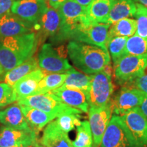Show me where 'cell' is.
Masks as SVG:
<instances>
[{"mask_svg": "<svg viewBox=\"0 0 147 147\" xmlns=\"http://www.w3.org/2000/svg\"><path fill=\"white\" fill-rule=\"evenodd\" d=\"M115 0H92L87 7V14L92 22L102 23L107 17Z\"/></svg>", "mask_w": 147, "mask_h": 147, "instance_id": "cell-25", "label": "cell"}, {"mask_svg": "<svg viewBox=\"0 0 147 147\" xmlns=\"http://www.w3.org/2000/svg\"><path fill=\"white\" fill-rule=\"evenodd\" d=\"M139 108L143 115H144V117L147 119V94L145 95L144 100H143L142 104Z\"/></svg>", "mask_w": 147, "mask_h": 147, "instance_id": "cell-37", "label": "cell"}, {"mask_svg": "<svg viewBox=\"0 0 147 147\" xmlns=\"http://www.w3.org/2000/svg\"><path fill=\"white\" fill-rule=\"evenodd\" d=\"M14 102L12 87L4 82L0 83V108Z\"/></svg>", "mask_w": 147, "mask_h": 147, "instance_id": "cell-33", "label": "cell"}, {"mask_svg": "<svg viewBox=\"0 0 147 147\" xmlns=\"http://www.w3.org/2000/svg\"><path fill=\"white\" fill-rule=\"evenodd\" d=\"M14 1H15V0H14Z\"/></svg>", "mask_w": 147, "mask_h": 147, "instance_id": "cell-43", "label": "cell"}, {"mask_svg": "<svg viewBox=\"0 0 147 147\" xmlns=\"http://www.w3.org/2000/svg\"><path fill=\"white\" fill-rule=\"evenodd\" d=\"M61 16L58 10L48 6L41 17L34 25L38 45L48 38H57L59 32Z\"/></svg>", "mask_w": 147, "mask_h": 147, "instance_id": "cell-11", "label": "cell"}, {"mask_svg": "<svg viewBox=\"0 0 147 147\" xmlns=\"http://www.w3.org/2000/svg\"><path fill=\"white\" fill-rule=\"evenodd\" d=\"M35 146H36V145H35ZM35 146H13V147H35Z\"/></svg>", "mask_w": 147, "mask_h": 147, "instance_id": "cell-42", "label": "cell"}, {"mask_svg": "<svg viewBox=\"0 0 147 147\" xmlns=\"http://www.w3.org/2000/svg\"><path fill=\"white\" fill-rule=\"evenodd\" d=\"M62 102L71 108L78 109L82 113L89 111V104L87 95L79 89L67 87H61L51 91Z\"/></svg>", "mask_w": 147, "mask_h": 147, "instance_id": "cell-18", "label": "cell"}, {"mask_svg": "<svg viewBox=\"0 0 147 147\" xmlns=\"http://www.w3.org/2000/svg\"><path fill=\"white\" fill-rule=\"evenodd\" d=\"M17 103L19 105L29 106L42 110L46 113L55 116L56 118L65 113L80 115L82 113L80 110L67 106L51 92L29 96L18 101Z\"/></svg>", "mask_w": 147, "mask_h": 147, "instance_id": "cell-4", "label": "cell"}, {"mask_svg": "<svg viewBox=\"0 0 147 147\" xmlns=\"http://www.w3.org/2000/svg\"><path fill=\"white\" fill-rule=\"evenodd\" d=\"M24 117L31 128L37 134L56 117L29 106L20 105Z\"/></svg>", "mask_w": 147, "mask_h": 147, "instance_id": "cell-22", "label": "cell"}, {"mask_svg": "<svg viewBox=\"0 0 147 147\" xmlns=\"http://www.w3.org/2000/svg\"><path fill=\"white\" fill-rule=\"evenodd\" d=\"M76 130V137L71 142L73 147H93V136L89 121H82Z\"/></svg>", "mask_w": 147, "mask_h": 147, "instance_id": "cell-29", "label": "cell"}, {"mask_svg": "<svg viewBox=\"0 0 147 147\" xmlns=\"http://www.w3.org/2000/svg\"><path fill=\"white\" fill-rule=\"evenodd\" d=\"M136 1L147 8V0H136Z\"/></svg>", "mask_w": 147, "mask_h": 147, "instance_id": "cell-39", "label": "cell"}, {"mask_svg": "<svg viewBox=\"0 0 147 147\" xmlns=\"http://www.w3.org/2000/svg\"><path fill=\"white\" fill-rule=\"evenodd\" d=\"M100 147H140L121 116L113 115L103 136Z\"/></svg>", "mask_w": 147, "mask_h": 147, "instance_id": "cell-7", "label": "cell"}, {"mask_svg": "<svg viewBox=\"0 0 147 147\" xmlns=\"http://www.w3.org/2000/svg\"><path fill=\"white\" fill-rule=\"evenodd\" d=\"M67 52L71 63L81 72L94 74L109 67V52L100 47L78 41H70Z\"/></svg>", "mask_w": 147, "mask_h": 147, "instance_id": "cell-2", "label": "cell"}, {"mask_svg": "<svg viewBox=\"0 0 147 147\" xmlns=\"http://www.w3.org/2000/svg\"><path fill=\"white\" fill-rule=\"evenodd\" d=\"M3 72H4V70H3L2 66H1V64H0V76H1V75L2 74Z\"/></svg>", "mask_w": 147, "mask_h": 147, "instance_id": "cell-40", "label": "cell"}, {"mask_svg": "<svg viewBox=\"0 0 147 147\" xmlns=\"http://www.w3.org/2000/svg\"><path fill=\"white\" fill-rule=\"evenodd\" d=\"M121 117L137 144L140 147H147V119L140 108Z\"/></svg>", "mask_w": 147, "mask_h": 147, "instance_id": "cell-14", "label": "cell"}, {"mask_svg": "<svg viewBox=\"0 0 147 147\" xmlns=\"http://www.w3.org/2000/svg\"><path fill=\"white\" fill-rule=\"evenodd\" d=\"M134 85L136 88L147 94V74H144L142 76L136 79L134 81Z\"/></svg>", "mask_w": 147, "mask_h": 147, "instance_id": "cell-34", "label": "cell"}, {"mask_svg": "<svg viewBox=\"0 0 147 147\" xmlns=\"http://www.w3.org/2000/svg\"><path fill=\"white\" fill-rule=\"evenodd\" d=\"M128 38L114 37L108 40L107 48L110 56L113 61L114 65L126 56V43Z\"/></svg>", "mask_w": 147, "mask_h": 147, "instance_id": "cell-28", "label": "cell"}, {"mask_svg": "<svg viewBox=\"0 0 147 147\" xmlns=\"http://www.w3.org/2000/svg\"><path fill=\"white\" fill-rule=\"evenodd\" d=\"M67 0H48V3H49V6L51 8L58 10L60 8L61 5Z\"/></svg>", "mask_w": 147, "mask_h": 147, "instance_id": "cell-36", "label": "cell"}, {"mask_svg": "<svg viewBox=\"0 0 147 147\" xmlns=\"http://www.w3.org/2000/svg\"><path fill=\"white\" fill-rule=\"evenodd\" d=\"M40 144L45 147H73L68 135L53 121L46 126Z\"/></svg>", "mask_w": 147, "mask_h": 147, "instance_id": "cell-19", "label": "cell"}, {"mask_svg": "<svg viewBox=\"0 0 147 147\" xmlns=\"http://www.w3.org/2000/svg\"><path fill=\"white\" fill-rule=\"evenodd\" d=\"M136 32V21L132 18H126L110 25L108 31V40L114 37L129 38Z\"/></svg>", "mask_w": 147, "mask_h": 147, "instance_id": "cell-26", "label": "cell"}, {"mask_svg": "<svg viewBox=\"0 0 147 147\" xmlns=\"http://www.w3.org/2000/svg\"><path fill=\"white\" fill-rule=\"evenodd\" d=\"M37 143V134L32 129H18L5 126L0 130V147L34 146Z\"/></svg>", "mask_w": 147, "mask_h": 147, "instance_id": "cell-13", "label": "cell"}, {"mask_svg": "<svg viewBox=\"0 0 147 147\" xmlns=\"http://www.w3.org/2000/svg\"><path fill=\"white\" fill-rule=\"evenodd\" d=\"M0 123L5 127L18 129H32L27 123L21 106L18 103L0 110Z\"/></svg>", "mask_w": 147, "mask_h": 147, "instance_id": "cell-20", "label": "cell"}, {"mask_svg": "<svg viewBox=\"0 0 147 147\" xmlns=\"http://www.w3.org/2000/svg\"><path fill=\"white\" fill-rule=\"evenodd\" d=\"M66 74H67V77H66L65 82L62 86L79 89L83 91L87 95L88 100H89V94L91 82V75L80 72L73 67L66 71Z\"/></svg>", "mask_w": 147, "mask_h": 147, "instance_id": "cell-24", "label": "cell"}, {"mask_svg": "<svg viewBox=\"0 0 147 147\" xmlns=\"http://www.w3.org/2000/svg\"><path fill=\"white\" fill-rule=\"evenodd\" d=\"M48 7L45 0H15L10 12L34 25Z\"/></svg>", "mask_w": 147, "mask_h": 147, "instance_id": "cell-15", "label": "cell"}, {"mask_svg": "<svg viewBox=\"0 0 147 147\" xmlns=\"http://www.w3.org/2000/svg\"><path fill=\"white\" fill-rule=\"evenodd\" d=\"M127 55H147V39L134 34L128 38L126 43Z\"/></svg>", "mask_w": 147, "mask_h": 147, "instance_id": "cell-30", "label": "cell"}, {"mask_svg": "<svg viewBox=\"0 0 147 147\" xmlns=\"http://www.w3.org/2000/svg\"><path fill=\"white\" fill-rule=\"evenodd\" d=\"M145 93L136 87H123L113 100V113L123 116L134 108L140 107Z\"/></svg>", "mask_w": 147, "mask_h": 147, "instance_id": "cell-12", "label": "cell"}, {"mask_svg": "<svg viewBox=\"0 0 147 147\" xmlns=\"http://www.w3.org/2000/svg\"><path fill=\"white\" fill-rule=\"evenodd\" d=\"M147 55H129L123 57L115 65V76L120 84L134 82L145 74Z\"/></svg>", "mask_w": 147, "mask_h": 147, "instance_id": "cell-5", "label": "cell"}, {"mask_svg": "<svg viewBox=\"0 0 147 147\" xmlns=\"http://www.w3.org/2000/svg\"><path fill=\"white\" fill-rule=\"evenodd\" d=\"M108 67L100 72L91 74L89 94V106L101 107L108 105L112 100L114 86L111 74Z\"/></svg>", "mask_w": 147, "mask_h": 147, "instance_id": "cell-6", "label": "cell"}, {"mask_svg": "<svg viewBox=\"0 0 147 147\" xmlns=\"http://www.w3.org/2000/svg\"><path fill=\"white\" fill-rule=\"evenodd\" d=\"M34 32V25L12 12L0 17V39Z\"/></svg>", "mask_w": 147, "mask_h": 147, "instance_id": "cell-16", "label": "cell"}, {"mask_svg": "<svg viewBox=\"0 0 147 147\" xmlns=\"http://www.w3.org/2000/svg\"><path fill=\"white\" fill-rule=\"evenodd\" d=\"M38 46L35 32L0 40V64L8 71L32 57Z\"/></svg>", "mask_w": 147, "mask_h": 147, "instance_id": "cell-1", "label": "cell"}, {"mask_svg": "<svg viewBox=\"0 0 147 147\" xmlns=\"http://www.w3.org/2000/svg\"><path fill=\"white\" fill-rule=\"evenodd\" d=\"M14 0H0V17L10 12Z\"/></svg>", "mask_w": 147, "mask_h": 147, "instance_id": "cell-35", "label": "cell"}, {"mask_svg": "<svg viewBox=\"0 0 147 147\" xmlns=\"http://www.w3.org/2000/svg\"><path fill=\"white\" fill-rule=\"evenodd\" d=\"M78 114L65 113L60 115L57 118L56 123L58 126L65 133L68 134L69 131H72L75 127H78L81 124V121L79 118Z\"/></svg>", "mask_w": 147, "mask_h": 147, "instance_id": "cell-31", "label": "cell"}, {"mask_svg": "<svg viewBox=\"0 0 147 147\" xmlns=\"http://www.w3.org/2000/svg\"><path fill=\"white\" fill-rule=\"evenodd\" d=\"M88 113L93 136V147H100L104 134L113 117V100L108 105L104 106H89Z\"/></svg>", "mask_w": 147, "mask_h": 147, "instance_id": "cell-8", "label": "cell"}, {"mask_svg": "<svg viewBox=\"0 0 147 147\" xmlns=\"http://www.w3.org/2000/svg\"><path fill=\"white\" fill-rule=\"evenodd\" d=\"M38 65L47 73H65L72 66L51 44H44L38 54Z\"/></svg>", "mask_w": 147, "mask_h": 147, "instance_id": "cell-9", "label": "cell"}, {"mask_svg": "<svg viewBox=\"0 0 147 147\" xmlns=\"http://www.w3.org/2000/svg\"><path fill=\"white\" fill-rule=\"evenodd\" d=\"M134 17L136 21V34L147 39V8L137 3V8Z\"/></svg>", "mask_w": 147, "mask_h": 147, "instance_id": "cell-32", "label": "cell"}, {"mask_svg": "<svg viewBox=\"0 0 147 147\" xmlns=\"http://www.w3.org/2000/svg\"><path fill=\"white\" fill-rule=\"evenodd\" d=\"M136 8V0H115L109 14L102 23L111 25L123 18L134 16Z\"/></svg>", "mask_w": 147, "mask_h": 147, "instance_id": "cell-21", "label": "cell"}, {"mask_svg": "<svg viewBox=\"0 0 147 147\" xmlns=\"http://www.w3.org/2000/svg\"><path fill=\"white\" fill-rule=\"evenodd\" d=\"M110 25L91 21L74 36L73 40L100 47L108 51V31Z\"/></svg>", "mask_w": 147, "mask_h": 147, "instance_id": "cell-10", "label": "cell"}, {"mask_svg": "<svg viewBox=\"0 0 147 147\" xmlns=\"http://www.w3.org/2000/svg\"><path fill=\"white\" fill-rule=\"evenodd\" d=\"M45 71L38 67L20 79L12 87L14 101H19L34 95L40 80L48 74Z\"/></svg>", "mask_w": 147, "mask_h": 147, "instance_id": "cell-17", "label": "cell"}, {"mask_svg": "<svg viewBox=\"0 0 147 147\" xmlns=\"http://www.w3.org/2000/svg\"><path fill=\"white\" fill-rule=\"evenodd\" d=\"M38 66L39 65H38V60L35 57L32 56V57L25 61L19 65L7 71L3 77V82L12 87L14 84L17 82L20 79L35 69H38Z\"/></svg>", "mask_w": 147, "mask_h": 147, "instance_id": "cell-23", "label": "cell"}, {"mask_svg": "<svg viewBox=\"0 0 147 147\" xmlns=\"http://www.w3.org/2000/svg\"><path fill=\"white\" fill-rule=\"evenodd\" d=\"M76 1L82 6L87 7L89 3L91 2L92 0H76Z\"/></svg>", "mask_w": 147, "mask_h": 147, "instance_id": "cell-38", "label": "cell"}, {"mask_svg": "<svg viewBox=\"0 0 147 147\" xmlns=\"http://www.w3.org/2000/svg\"><path fill=\"white\" fill-rule=\"evenodd\" d=\"M66 77V72L48 74L38 83L34 95L45 94L61 87L65 82Z\"/></svg>", "mask_w": 147, "mask_h": 147, "instance_id": "cell-27", "label": "cell"}, {"mask_svg": "<svg viewBox=\"0 0 147 147\" xmlns=\"http://www.w3.org/2000/svg\"><path fill=\"white\" fill-rule=\"evenodd\" d=\"M35 147H36V146H35Z\"/></svg>", "mask_w": 147, "mask_h": 147, "instance_id": "cell-44", "label": "cell"}, {"mask_svg": "<svg viewBox=\"0 0 147 147\" xmlns=\"http://www.w3.org/2000/svg\"><path fill=\"white\" fill-rule=\"evenodd\" d=\"M61 23L58 40L73 39L74 36L91 21L87 14V7L82 6L76 0H67L58 9Z\"/></svg>", "mask_w": 147, "mask_h": 147, "instance_id": "cell-3", "label": "cell"}, {"mask_svg": "<svg viewBox=\"0 0 147 147\" xmlns=\"http://www.w3.org/2000/svg\"><path fill=\"white\" fill-rule=\"evenodd\" d=\"M36 147H45V146H42V145H41L40 144H39V143H37V144H36V146H35Z\"/></svg>", "mask_w": 147, "mask_h": 147, "instance_id": "cell-41", "label": "cell"}]
</instances>
